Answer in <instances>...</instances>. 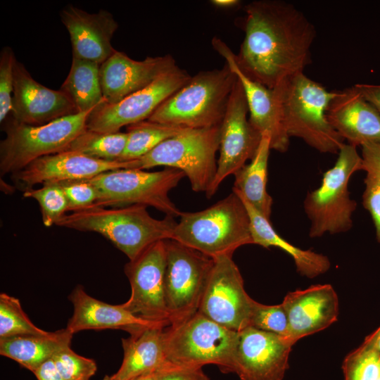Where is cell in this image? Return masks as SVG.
I'll list each match as a JSON object with an SVG mask.
<instances>
[{
    "mask_svg": "<svg viewBox=\"0 0 380 380\" xmlns=\"http://www.w3.org/2000/svg\"><path fill=\"white\" fill-rule=\"evenodd\" d=\"M243 41L236 61L252 80L274 89L311 63L316 30L292 4L258 0L244 7Z\"/></svg>",
    "mask_w": 380,
    "mask_h": 380,
    "instance_id": "6da1fadb",
    "label": "cell"
},
{
    "mask_svg": "<svg viewBox=\"0 0 380 380\" xmlns=\"http://www.w3.org/2000/svg\"><path fill=\"white\" fill-rule=\"evenodd\" d=\"M177 223L174 217L156 219L146 206L132 205L110 208L94 206L72 211L56 225L96 232L132 260L155 242L172 239Z\"/></svg>",
    "mask_w": 380,
    "mask_h": 380,
    "instance_id": "7a4b0ae2",
    "label": "cell"
},
{
    "mask_svg": "<svg viewBox=\"0 0 380 380\" xmlns=\"http://www.w3.org/2000/svg\"><path fill=\"white\" fill-rule=\"evenodd\" d=\"M172 239L215 259L253 244L247 210L236 194L197 212H182Z\"/></svg>",
    "mask_w": 380,
    "mask_h": 380,
    "instance_id": "3957f363",
    "label": "cell"
},
{
    "mask_svg": "<svg viewBox=\"0 0 380 380\" xmlns=\"http://www.w3.org/2000/svg\"><path fill=\"white\" fill-rule=\"evenodd\" d=\"M279 96L284 125L289 136L303 139L322 153H336L345 144L330 125L327 110L336 94L300 72L274 88Z\"/></svg>",
    "mask_w": 380,
    "mask_h": 380,
    "instance_id": "277c9868",
    "label": "cell"
},
{
    "mask_svg": "<svg viewBox=\"0 0 380 380\" xmlns=\"http://www.w3.org/2000/svg\"><path fill=\"white\" fill-rule=\"evenodd\" d=\"M236 80L226 63L220 69L200 71L148 120L194 129L220 125Z\"/></svg>",
    "mask_w": 380,
    "mask_h": 380,
    "instance_id": "5b68a950",
    "label": "cell"
},
{
    "mask_svg": "<svg viewBox=\"0 0 380 380\" xmlns=\"http://www.w3.org/2000/svg\"><path fill=\"white\" fill-rule=\"evenodd\" d=\"M238 331L229 329L200 312L167 325L163 330L166 360L182 367L215 365L232 372Z\"/></svg>",
    "mask_w": 380,
    "mask_h": 380,
    "instance_id": "8992f818",
    "label": "cell"
},
{
    "mask_svg": "<svg viewBox=\"0 0 380 380\" xmlns=\"http://www.w3.org/2000/svg\"><path fill=\"white\" fill-rule=\"evenodd\" d=\"M220 125L205 128H184L141 158L131 160L132 168L146 170L165 166L182 171L193 191L208 190L217 170Z\"/></svg>",
    "mask_w": 380,
    "mask_h": 380,
    "instance_id": "52a82bcc",
    "label": "cell"
},
{
    "mask_svg": "<svg viewBox=\"0 0 380 380\" xmlns=\"http://www.w3.org/2000/svg\"><path fill=\"white\" fill-rule=\"evenodd\" d=\"M357 147L345 144L334 165L326 171L319 187L308 194L304 210L311 224L309 236L320 237L348 231L356 202L350 198L348 183L351 176L362 170V160Z\"/></svg>",
    "mask_w": 380,
    "mask_h": 380,
    "instance_id": "ba28073f",
    "label": "cell"
},
{
    "mask_svg": "<svg viewBox=\"0 0 380 380\" xmlns=\"http://www.w3.org/2000/svg\"><path fill=\"white\" fill-rule=\"evenodd\" d=\"M93 110L37 126L20 123L12 117L6 118L4 121L6 137L0 143L1 175L13 174L39 158L65 151L87 130V119Z\"/></svg>",
    "mask_w": 380,
    "mask_h": 380,
    "instance_id": "9c48e42d",
    "label": "cell"
},
{
    "mask_svg": "<svg viewBox=\"0 0 380 380\" xmlns=\"http://www.w3.org/2000/svg\"><path fill=\"white\" fill-rule=\"evenodd\" d=\"M185 177L182 171L172 167L154 172L126 168L105 172L86 180L97 190L96 206L141 205L153 207L165 215L175 217L182 212L169 194Z\"/></svg>",
    "mask_w": 380,
    "mask_h": 380,
    "instance_id": "30bf717a",
    "label": "cell"
},
{
    "mask_svg": "<svg viewBox=\"0 0 380 380\" xmlns=\"http://www.w3.org/2000/svg\"><path fill=\"white\" fill-rule=\"evenodd\" d=\"M165 245V301L171 324L198 311L214 260L173 239Z\"/></svg>",
    "mask_w": 380,
    "mask_h": 380,
    "instance_id": "8fae6325",
    "label": "cell"
},
{
    "mask_svg": "<svg viewBox=\"0 0 380 380\" xmlns=\"http://www.w3.org/2000/svg\"><path fill=\"white\" fill-rule=\"evenodd\" d=\"M198 312L235 331L250 327L255 300L244 289L241 272L232 256L213 259Z\"/></svg>",
    "mask_w": 380,
    "mask_h": 380,
    "instance_id": "7c38bea8",
    "label": "cell"
},
{
    "mask_svg": "<svg viewBox=\"0 0 380 380\" xmlns=\"http://www.w3.org/2000/svg\"><path fill=\"white\" fill-rule=\"evenodd\" d=\"M248 113L244 91L237 78L220 125V156L215 175L205 191L208 198L216 193L227 177L251 160L258 148L262 136L251 124Z\"/></svg>",
    "mask_w": 380,
    "mask_h": 380,
    "instance_id": "4fadbf2b",
    "label": "cell"
},
{
    "mask_svg": "<svg viewBox=\"0 0 380 380\" xmlns=\"http://www.w3.org/2000/svg\"><path fill=\"white\" fill-rule=\"evenodd\" d=\"M191 76L177 65L145 88L122 101L103 103L89 115L87 128L99 132H118L124 126L148 120L170 96L182 87Z\"/></svg>",
    "mask_w": 380,
    "mask_h": 380,
    "instance_id": "5bb4252c",
    "label": "cell"
},
{
    "mask_svg": "<svg viewBox=\"0 0 380 380\" xmlns=\"http://www.w3.org/2000/svg\"><path fill=\"white\" fill-rule=\"evenodd\" d=\"M166 245L158 241L150 245L125 267L131 294L122 305L145 320L170 324L165 301Z\"/></svg>",
    "mask_w": 380,
    "mask_h": 380,
    "instance_id": "9a60e30c",
    "label": "cell"
},
{
    "mask_svg": "<svg viewBox=\"0 0 380 380\" xmlns=\"http://www.w3.org/2000/svg\"><path fill=\"white\" fill-rule=\"evenodd\" d=\"M293 344L289 337L248 327L238 331L232 372L241 380H282Z\"/></svg>",
    "mask_w": 380,
    "mask_h": 380,
    "instance_id": "2e32d148",
    "label": "cell"
},
{
    "mask_svg": "<svg viewBox=\"0 0 380 380\" xmlns=\"http://www.w3.org/2000/svg\"><path fill=\"white\" fill-rule=\"evenodd\" d=\"M212 46L225 59L226 64L241 84L252 126L261 136L266 135L270 138L271 149L279 152L286 151L290 137L284 125L281 104L276 90L247 76L238 65L235 54L222 40L214 37Z\"/></svg>",
    "mask_w": 380,
    "mask_h": 380,
    "instance_id": "e0dca14e",
    "label": "cell"
},
{
    "mask_svg": "<svg viewBox=\"0 0 380 380\" xmlns=\"http://www.w3.org/2000/svg\"><path fill=\"white\" fill-rule=\"evenodd\" d=\"M126 168H130L129 161L103 160L64 151L35 160L11 177L25 191L39 184L89 179L105 172Z\"/></svg>",
    "mask_w": 380,
    "mask_h": 380,
    "instance_id": "ac0fdd59",
    "label": "cell"
},
{
    "mask_svg": "<svg viewBox=\"0 0 380 380\" xmlns=\"http://www.w3.org/2000/svg\"><path fill=\"white\" fill-rule=\"evenodd\" d=\"M77 113L68 96L36 81L25 65L17 61L14 69L11 117L29 125H42Z\"/></svg>",
    "mask_w": 380,
    "mask_h": 380,
    "instance_id": "d6986e66",
    "label": "cell"
},
{
    "mask_svg": "<svg viewBox=\"0 0 380 380\" xmlns=\"http://www.w3.org/2000/svg\"><path fill=\"white\" fill-rule=\"evenodd\" d=\"M171 55L146 57L142 61L115 51L100 65L99 77L106 103H116L145 88L176 66Z\"/></svg>",
    "mask_w": 380,
    "mask_h": 380,
    "instance_id": "ffe728a7",
    "label": "cell"
},
{
    "mask_svg": "<svg viewBox=\"0 0 380 380\" xmlns=\"http://www.w3.org/2000/svg\"><path fill=\"white\" fill-rule=\"evenodd\" d=\"M60 15L69 33L72 58L101 65L116 51L111 40L118 24L109 11L90 13L68 4Z\"/></svg>",
    "mask_w": 380,
    "mask_h": 380,
    "instance_id": "44dd1931",
    "label": "cell"
},
{
    "mask_svg": "<svg viewBox=\"0 0 380 380\" xmlns=\"http://www.w3.org/2000/svg\"><path fill=\"white\" fill-rule=\"evenodd\" d=\"M281 304L288 315L289 338L294 343L338 319V299L330 284L312 285L289 292Z\"/></svg>",
    "mask_w": 380,
    "mask_h": 380,
    "instance_id": "7402d4cb",
    "label": "cell"
},
{
    "mask_svg": "<svg viewBox=\"0 0 380 380\" xmlns=\"http://www.w3.org/2000/svg\"><path fill=\"white\" fill-rule=\"evenodd\" d=\"M327 117L348 144L357 147L367 143L380 144V114L355 85L336 91Z\"/></svg>",
    "mask_w": 380,
    "mask_h": 380,
    "instance_id": "603a6c76",
    "label": "cell"
},
{
    "mask_svg": "<svg viewBox=\"0 0 380 380\" xmlns=\"http://www.w3.org/2000/svg\"><path fill=\"white\" fill-rule=\"evenodd\" d=\"M73 305V314L66 329L72 334L88 329H122L129 334L165 322H153L141 319L122 304L111 305L99 300L77 286L68 296Z\"/></svg>",
    "mask_w": 380,
    "mask_h": 380,
    "instance_id": "cb8c5ba5",
    "label": "cell"
},
{
    "mask_svg": "<svg viewBox=\"0 0 380 380\" xmlns=\"http://www.w3.org/2000/svg\"><path fill=\"white\" fill-rule=\"evenodd\" d=\"M169 324H159L129 334L122 339L124 351L122 362L110 380H132L154 372L165 364L163 330Z\"/></svg>",
    "mask_w": 380,
    "mask_h": 380,
    "instance_id": "d4e9b609",
    "label": "cell"
},
{
    "mask_svg": "<svg viewBox=\"0 0 380 380\" xmlns=\"http://www.w3.org/2000/svg\"><path fill=\"white\" fill-rule=\"evenodd\" d=\"M236 194L248 213L253 244L267 248L274 246L283 250L292 257L297 271L302 276L314 278L329 270L331 262L326 255L310 250H303L288 242L277 233L269 219L242 196Z\"/></svg>",
    "mask_w": 380,
    "mask_h": 380,
    "instance_id": "484cf974",
    "label": "cell"
},
{
    "mask_svg": "<svg viewBox=\"0 0 380 380\" xmlns=\"http://www.w3.org/2000/svg\"><path fill=\"white\" fill-rule=\"evenodd\" d=\"M73 334L68 329L44 335H20L0 338V354L32 373L60 349L71 344Z\"/></svg>",
    "mask_w": 380,
    "mask_h": 380,
    "instance_id": "4316f807",
    "label": "cell"
},
{
    "mask_svg": "<svg viewBox=\"0 0 380 380\" xmlns=\"http://www.w3.org/2000/svg\"><path fill=\"white\" fill-rule=\"evenodd\" d=\"M270 138L262 136L258 148L249 163L234 175L232 191L242 196L265 217L270 220L272 198L267 191Z\"/></svg>",
    "mask_w": 380,
    "mask_h": 380,
    "instance_id": "83f0119b",
    "label": "cell"
},
{
    "mask_svg": "<svg viewBox=\"0 0 380 380\" xmlns=\"http://www.w3.org/2000/svg\"><path fill=\"white\" fill-rule=\"evenodd\" d=\"M99 68L96 63L72 58L69 73L60 89L71 99L77 113L93 110L106 103Z\"/></svg>",
    "mask_w": 380,
    "mask_h": 380,
    "instance_id": "f1b7e54d",
    "label": "cell"
},
{
    "mask_svg": "<svg viewBox=\"0 0 380 380\" xmlns=\"http://www.w3.org/2000/svg\"><path fill=\"white\" fill-rule=\"evenodd\" d=\"M184 128L179 126L143 120L127 126V141L118 161H129L144 156L162 141L169 139Z\"/></svg>",
    "mask_w": 380,
    "mask_h": 380,
    "instance_id": "f546056e",
    "label": "cell"
},
{
    "mask_svg": "<svg viewBox=\"0 0 380 380\" xmlns=\"http://www.w3.org/2000/svg\"><path fill=\"white\" fill-rule=\"evenodd\" d=\"M127 141V132H99L87 129L65 151L81 153L93 158L118 161Z\"/></svg>",
    "mask_w": 380,
    "mask_h": 380,
    "instance_id": "4dcf8cb0",
    "label": "cell"
},
{
    "mask_svg": "<svg viewBox=\"0 0 380 380\" xmlns=\"http://www.w3.org/2000/svg\"><path fill=\"white\" fill-rule=\"evenodd\" d=\"M361 147L362 170L366 172L363 206L372 217L380 242V144L367 143Z\"/></svg>",
    "mask_w": 380,
    "mask_h": 380,
    "instance_id": "1f68e13d",
    "label": "cell"
},
{
    "mask_svg": "<svg viewBox=\"0 0 380 380\" xmlns=\"http://www.w3.org/2000/svg\"><path fill=\"white\" fill-rule=\"evenodd\" d=\"M48 332L32 322L17 298L5 293L0 294V338L20 335H44Z\"/></svg>",
    "mask_w": 380,
    "mask_h": 380,
    "instance_id": "d6a6232c",
    "label": "cell"
},
{
    "mask_svg": "<svg viewBox=\"0 0 380 380\" xmlns=\"http://www.w3.org/2000/svg\"><path fill=\"white\" fill-rule=\"evenodd\" d=\"M24 197L36 200L39 205L43 224L50 227L69 211L68 202L62 187L57 183H47L38 189L25 191Z\"/></svg>",
    "mask_w": 380,
    "mask_h": 380,
    "instance_id": "836d02e7",
    "label": "cell"
},
{
    "mask_svg": "<svg viewBox=\"0 0 380 380\" xmlns=\"http://www.w3.org/2000/svg\"><path fill=\"white\" fill-rule=\"evenodd\" d=\"M344 380H379L380 353L364 342L343 360Z\"/></svg>",
    "mask_w": 380,
    "mask_h": 380,
    "instance_id": "e575fe53",
    "label": "cell"
},
{
    "mask_svg": "<svg viewBox=\"0 0 380 380\" xmlns=\"http://www.w3.org/2000/svg\"><path fill=\"white\" fill-rule=\"evenodd\" d=\"M52 360L65 380H91L97 370L94 360L78 355L70 345L58 350Z\"/></svg>",
    "mask_w": 380,
    "mask_h": 380,
    "instance_id": "d590c367",
    "label": "cell"
},
{
    "mask_svg": "<svg viewBox=\"0 0 380 380\" xmlns=\"http://www.w3.org/2000/svg\"><path fill=\"white\" fill-rule=\"evenodd\" d=\"M250 327L289 337L288 315L281 303L267 305L255 302Z\"/></svg>",
    "mask_w": 380,
    "mask_h": 380,
    "instance_id": "8d00e7d4",
    "label": "cell"
},
{
    "mask_svg": "<svg viewBox=\"0 0 380 380\" xmlns=\"http://www.w3.org/2000/svg\"><path fill=\"white\" fill-rule=\"evenodd\" d=\"M17 61L10 46L2 48L0 53V122L2 123L11 112L14 86V69Z\"/></svg>",
    "mask_w": 380,
    "mask_h": 380,
    "instance_id": "74e56055",
    "label": "cell"
},
{
    "mask_svg": "<svg viewBox=\"0 0 380 380\" xmlns=\"http://www.w3.org/2000/svg\"><path fill=\"white\" fill-rule=\"evenodd\" d=\"M66 196L69 211L96 206L99 196L96 188L86 179L58 182Z\"/></svg>",
    "mask_w": 380,
    "mask_h": 380,
    "instance_id": "f35d334b",
    "label": "cell"
},
{
    "mask_svg": "<svg viewBox=\"0 0 380 380\" xmlns=\"http://www.w3.org/2000/svg\"><path fill=\"white\" fill-rule=\"evenodd\" d=\"M155 380H210L202 367H182L170 363L155 372Z\"/></svg>",
    "mask_w": 380,
    "mask_h": 380,
    "instance_id": "ab89813d",
    "label": "cell"
},
{
    "mask_svg": "<svg viewBox=\"0 0 380 380\" xmlns=\"http://www.w3.org/2000/svg\"><path fill=\"white\" fill-rule=\"evenodd\" d=\"M355 86L380 114V84H357Z\"/></svg>",
    "mask_w": 380,
    "mask_h": 380,
    "instance_id": "60d3db41",
    "label": "cell"
},
{
    "mask_svg": "<svg viewBox=\"0 0 380 380\" xmlns=\"http://www.w3.org/2000/svg\"><path fill=\"white\" fill-rule=\"evenodd\" d=\"M33 373L37 380H65L56 369L52 359L45 362Z\"/></svg>",
    "mask_w": 380,
    "mask_h": 380,
    "instance_id": "b9f144b4",
    "label": "cell"
},
{
    "mask_svg": "<svg viewBox=\"0 0 380 380\" xmlns=\"http://www.w3.org/2000/svg\"><path fill=\"white\" fill-rule=\"evenodd\" d=\"M365 342L380 353V327L372 334L367 336Z\"/></svg>",
    "mask_w": 380,
    "mask_h": 380,
    "instance_id": "7bdbcfd3",
    "label": "cell"
},
{
    "mask_svg": "<svg viewBox=\"0 0 380 380\" xmlns=\"http://www.w3.org/2000/svg\"><path fill=\"white\" fill-rule=\"evenodd\" d=\"M210 2L213 5L220 8H232L240 3L238 0H213Z\"/></svg>",
    "mask_w": 380,
    "mask_h": 380,
    "instance_id": "ee69618b",
    "label": "cell"
},
{
    "mask_svg": "<svg viewBox=\"0 0 380 380\" xmlns=\"http://www.w3.org/2000/svg\"><path fill=\"white\" fill-rule=\"evenodd\" d=\"M132 380H155V372L141 375Z\"/></svg>",
    "mask_w": 380,
    "mask_h": 380,
    "instance_id": "f6af8a7d",
    "label": "cell"
},
{
    "mask_svg": "<svg viewBox=\"0 0 380 380\" xmlns=\"http://www.w3.org/2000/svg\"><path fill=\"white\" fill-rule=\"evenodd\" d=\"M103 380H110V378H109V376H104V378L103 379Z\"/></svg>",
    "mask_w": 380,
    "mask_h": 380,
    "instance_id": "bcb514c9",
    "label": "cell"
}]
</instances>
